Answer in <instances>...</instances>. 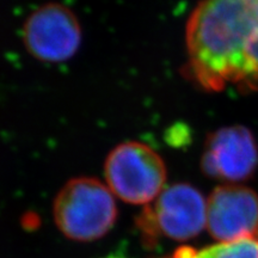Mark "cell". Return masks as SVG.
I'll return each mask as SVG.
<instances>
[{
    "label": "cell",
    "mask_w": 258,
    "mask_h": 258,
    "mask_svg": "<svg viewBox=\"0 0 258 258\" xmlns=\"http://www.w3.org/2000/svg\"><path fill=\"white\" fill-rule=\"evenodd\" d=\"M185 46L184 74L201 89L258 90V0H201Z\"/></svg>",
    "instance_id": "obj_1"
},
{
    "label": "cell",
    "mask_w": 258,
    "mask_h": 258,
    "mask_svg": "<svg viewBox=\"0 0 258 258\" xmlns=\"http://www.w3.org/2000/svg\"><path fill=\"white\" fill-rule=\"evenodd\" d=\"M117 214L115 195L105 183L93 177L70 179L53 203L54 221L61 233L84 243L108 234Z\"/></svg>",
    "instance_id": "obj_2"
},
{
    "label": "cell",
    "mask_w": 258,
    "mask_h": 258,
    "mask_svg": "<svg viewBox=\"0 0 258 258\" xmlns=\"http://www.w3.org/2000/svg\"><path fill=\"white\" fill-rule=\"evenodd\" d=\"M105 184L115 198L131 205H150L165 189V161L156 150L139 141L115 146L104 163Z\"/></svg>",
    "instance_id": "obj_3"
},
{
    "label": "cell",
    "mask_w": 258,
    "mask_h": 258,
    "mask_svg": "<svg viewBox=\"0 0 258 258\" xmlns=\"http://www.w3.org/2000/svg\"><path fill=\"white\" fill-rule=\"evenodd\" d=\"M137 225L150 245L160 235L178 241L192 239L207 227V200L189 183H175L145 206Z\"/></svg>",
    "instance_id": "obj_4"
},
{
    "label": "cell",
    "mask_w": 258,
    "mask_h": 258,
    "mask_svg": "<svg viewBox=\"0 0 258 258\" xmlns=\"http://www.w3.org/2000/svg\"><path fill=\"white\" fill-rule=\"evenodd\" d=\"M82 25L72 10L47 3L31 12L23 25V42L31 56L42 62L59 63L79 50Z\"/></svg>",
    "instance_id": "obj_5"
},
{
    "label": "cell",
    "mask_w": 258,
    "mask_h": 258,
    "mask_svg": "<svg viewBox=\"0 0 258 258\" xmlns=\"http://www.w3.org/2000/svg\"><path fill=\"white\" fill-rule=\"evenodd\" d=\"M257 167L258 145L249 128L228 125L207 137L201 157L205 175L227 184H238L250 179Z\"/></svg>",
    "instance_id": "obj_6"
},
{
    "label": "cell",
    "mask_w": 258,
    "mask_h": 258,
    "mask_svg": "<svg viewBox=\"0 0 258 258\" xmlns=\"http://www.w3.org/2000/svg\"><path fill=\"white\" fill-rule=\"evenodd\" d=\"M218 241H232L258 232V194L241 184H222L207 200V227Z\"/></svg>",
    "instance_id": "obj_7"
},
{
    "label": "cell",
    "mask_w": 258,
    "mask_h": 258,
    "mask_svg": "<svg viewBox=\"0 0 258 258\" xmlns=\"http://www.w3.org/2000/svg\"><path fill=\"white\" fill-rule=\"evenodd\" d=\"M163 258H258V232L232 241H218L202 249L182 246Z\"/></svg>",
    "instance_id": "obj_8"
},
{
    "label": "cell",
    "mask_w": 258,
    "mask_h": 258,
    "mask_svg": "<svg viewBox=\"0 0 258 258\" xmlns=\"http://www.w3.org/2000/svg\"><path fill=\"white\" fill-rule=\"evenodd\" d=\"M104 258H125L123 256H117V254H111V256H106Z\"/></svg>",
    "instance_id": "obj_9"
}]
</instances>
